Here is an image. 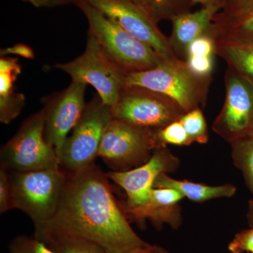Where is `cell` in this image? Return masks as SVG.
Segmentation results:
<instances>
[{"instance_id":"d6986e66","label":"cell","mask_w":253,"mask_h":253,"mask_svg":"<svg viewBox=\"0 0 253 253\" xmlns=\"http://www.w3.org/2000/svg\"><path fill=\"white\" fill-rule=\"evenodd\" d=\"M234 163L244 173L253 194V135L251 134L231 141Z\"/></svg>"},{"instance_id":"6da1fadb","label":"cell","mask_w":253,"mask_h":253,"mask_svg":"<svg viewBox=\"0 0 253 253\" xmlns=\"http://www.w3.org/2000/svg\"><path fill=\"white\" fill-rule=\"evenodd\" d=\"M66 174L57 211L51 221L36 229L35 237L44 242L86 241L106 253H127L147 244L129 225L107 174L99 166Z\"/></svg>"},{"instance_id":"d4e9b609","label":"cell","mask_w":253,"mask_h":253,"mask_svg":"<svg viewBox=\"0 0 253 253\" xmlns=\"http://www.w3.org/2000/svg\"><path fill=\"white\" fill-rule=\"evenodd\" d=\"M9 253H56L44 241L27 236L15 237L9 245Z\"/></svg>"},{"instance_id":"ba28073f","label":"cell","mask_w":253,"mask_h":253,"mask_svg":"<svg viewBox=\"0 0 253 253\" xmlns=\"http://www.w3.org/2000/svg\"><path fill=\"white\" fill-rule=\"evenodd\" d=\"M111 110L113 118L152 130L179 121L185 113L170 98L134 85H125Z\"/></svg>"},{"instance_id":"e0dca14e","label":"cell","mask_w":253,"mask_h":253,"mask_svg":"<svg viewBox=\"0 0 253 253\" xmlns=\"http://www.w3.org/2000/svg\"><path fill=\"white\" fill-rule=\"evenodd\" d=\"M214 40L215 54L225 61L228 68L253 85V44L224 38Z\"/></svg>"},{"instance_id":"5bb4252c","label":"cell","mask_w":253,"mask_h":253,"mask_svg":"<svg viewBox=\"0 0 253 253\" xmlns=\"http://www.w3.org/2000/svg\"><path fill=\"white\" fill-rule=\"evenodd\" d=\"M221 10L219 6H202L195 12H186L171 19L172 33L169 45L176 57L186 61L189 44L207 33L213 18Z\"/></svg>"},{"instance_id":"d590c367","label":"cell","mask_w":253,"mask_h":253,"mask_svg":"<svg viewBox=\"0 0 253 253\" xmlns=\"http://www.w3.org/2000/svg\"><path fill=\"white\" fill-rule=\"evenodd\" d=\"M126 1H131V2L134 3V4L138 5V6H141L143 9H145L144 1L143 0H126Z\"/></svg>"},{"instance_id":"ac0fdd59","label":"cell","mask_w":253,"mask_h":253,"mask_svg":"<svg viewBox=\"0 0 253 253\" xmlns=\"http://www.w3.org/2000/svg\"><path fill=\"white\" fill-rule=\"evenodd\" d=\"M154 188H172L178 190L184 195V197L195 202H204L218 198L231 197L236 191L235 186L231 184L217 186L204 185L187 181L176 180L169 177L166 173H162L158 176Z\"/></svg>"},{"instance_id":"f1b7e54d","label":"cell","mask_w":253,"mask_h":253,"mask_svg":"<svg viewBox=\"0 0 253 253\" xmlns=\"http://www.w3.org/2000/svg\"><path fill=\"white\" fill-rule=\"evenodd\" d=\"M228 249L231 253H253V226L236 234Z\"/></svg>"},{"instance_id":"4fadbf2b","label":"cell","mask_w":253,"mask_h":253,"mask_svg":"<svg viewBox=\"0 0 253 253\" xmlns=\"http://www.w3.org/2000/svg\"><path fill=\"white\" fill-rule=\"evenodd\" d=\"M176 162L169 151L160 148L155 149L151 158L139 167L112 171L107 176L126 191L127 200L125 208L139 207L147 202L158 176L172 169Z\"/></svg>"},{"instance_id":"cb8c5ba5","label":"cell","mask_w":253,"mask_h":253,"mask_svg":"<svg viewBox=\"0 0 253 253\" xmlns=\"http://www.w3.org/2000/svg\"><path fill=\"white\" fill-rule=\"evenodd\" d=\"M44 243L56 253H106L96 245L79 240H53Z\"/></svg>"},{"instance_id":"8d00e7d4","label":"cell","mask_w":253,"mask_h":253,"mask_svg":"<svg viewBox=\"0 0 253 253\" xmlns=\"http://www.w3.org/2000/svg\"><path fill=\"white\" fill-rule=\"evenodd\" d=\"M249 134H253V130H252V131H250Z\"/></svg>"},{"instance_id":"7a4b0ae2","label":"cell","mask_w":253,"mask_h":253,"mask_svg":"<svg viewBox=\"0 0 253 253\" xmlns=\"http://www.w3.org/2000/svg\"><path fill=\"white\" fill-rule=\"evenodd\" d=\"M212 77L203 78L190 71L179 58L163 59L156 67L128 73L126 85L146 88L170 98L185 111L204 106Z\"/></svg>"},{"instance_id":"484cf974","label":"cell","mask_w":253,"mask_h":253,"mask_svg":"<svg viewBox=\"0 0 253 253\" xmlns=\"http://www.w3.org/2000/svg\"><path fill=\"white\" fill-rule=\"evenodd\" d=\"M214 55V40L207 32L204 36L199 37L189 44L186 58L189 56H211Z\"/></svg>"},{"instance_id":"4dcf8cb0","label":"cell","mask_w":253,"mask_h":253,"mask_svg":"<svg viewBox=\"0 0 253 253\" xmlns=\"http://www.w3.org/2000/svg\"><path fill=\"white\" fill-rule=\"evenodd\" d=\"M10 54L18 55L28 59H33L35 58L34 51L31 47L22 43L14 44L6 49H1L0 51L1 56H7Z\"/></svg>"},{"instance_id":"f546056e","label":"cell","mask_w":253,"mask_h":253,"mask_svg":"<svg viewBox=\"0 0 253 253\" xmlns=\"http://www.w3.org/2000/svg\"><path fill=\"white\" fill-rule=\"evenodd\" d=\"M220 6L224 14H242L253 9V0H220Z\"/></svg>"},{"instance_id":"1f68e13d","label":"cell","mask_w":253,"mask_h":253,"mask_svg":"<svg viewBox=\"0 0 253 253\" xmlns=\"http://www.w3.org/2000/svg\"><path fill=\"white\" fill-rule=\"evenodd\" d=\"M37 8H51L77 3L78 0H22Z\"/></svg>"},{"instance_id":"52a82bcc","label":"cell","mask_w":253,"mask_h":253,"mask_svg":"<svg viewBox=\"0 0 253 253\" xmlns=\"http://www.w3.org/2000/svg\"><path fill=\"white\" fill-rule=\"evenodd\" d=\"M113 118L111 106L95 95L61 149L60 166L64 172L75 173L94 164L104 131Z\"/></svg>"},{"instance_id":"ffe728a7","label":"cell","mask_w":253,"mask_h":253,"mask_svg":"<svg viewBox=\"0 0 253 253\" xmlns=\"http://www.w3.org/2000/svg\"><path fill=\"white\" fill-rule=\"evenodd\" d=\"M146 11L156 22L169 20L178 15L189 12L190 0H143Z\"/></svg>"},{"instance_id":"7402d4cb","label":"cell","mask_w":253,"mask_h":253,"mask_svg":"<svg viewBox=\"0 0 253 253\" xmlns=\"http://www.w3.org/2000/svg\"><path fill=\"white\" fill-rule=\"evenodd\" d=\"M192 143L205 144L207 142V124L201 108L186 112L179 119Z\"/></svg>"},{"instance_id":"e575fe53","label":"cell","mask_w":253,"mask_h":253,"mask_svg":"<svg viewBox=\"0 0 253 253\" xmlns=\"http://www.w3.org/2000/svg\"><path fill=\"white\" fill-rule=\"evenodd\" d=\"M248 219L250 224L253 226V201H251L249 204V212H248Z\"/></svg>"},{"instance_id":"836d02e7","label":"cell","mask_w":253,"mask_h":253,"mask_svg":"<svg viewBox=\"0 0 253 253\" xmlns=\"http://www.w3.org/2000/svg\"><path fill=\"white\" fill-rule=\"evenodd\" d=\"M193 5L201 4L202 6H220V0H190Z\"/></svg>"},{"instance_id":"83f0119b","label":"cell","mask_w":253,"mask_h":253,"mask_svg":"<svg viewBox=\"0 0 253 253\" xmlns=\"http://www.w3.org/2000/svg\"><path fill=\"white\" fill-rule=\"evenodd\" d=\"M12 209H14V207H13L12 197H11L10 172L1 166L0 168V213L4 214Z\"/></svg>"},{"instance_id":"44dd1931","label":"cell","mask_w":253,"mask_h":253,"mask_svg":"<svg viewBox=\"0 0 253 253\" xmlns=\"http://www.w3.org/2000/svg\"><path fill=\"white\" fill-rule=\"evenodd\" d=\"M153 141L155 149L165 148L168 144L188 146L192 144V141L179 120L161 129L154 130Z\"/></svg>"},{"instance_id":"277c9868","label":"cell","mask_w":253,"mask_h":253,"mask_svg":"<svg viewBox=\"0 0 253 253\" xmlns=\"http://www.w3.org/2000/svg\"><path fill=\"white\" fill-rule=\"evenodd\" d=\"M67 174L61 168L26 172H10L14 209L31 218L35 229L54 217Z\"/></svg>"},{"instance_id":"8992f818","label":"cell","mask_w":253,"mask_h":253,"mask_svg":"<svg viewBox=\"0 0 253 253\" xmlns=\"http://www.w3.org/2000/svg\"><path fill=\"white\" fill-rule=\"evenodd\" d=\"M54 67L67 73L72 81L90 84L102 102L111 107L126 85L128 74L90 36H88L85 49L81 56L68 63H57Z\"/></svg>"},{"instance_id":"2e32d148","label":"cell","mask_w":253,"mask_h":253,"mask_svg":"<svg viewBox=\"0 0 253 253\" xmlns=\"http://www.w3.org/2000/svg\"><path fill=\"white\" fill-rule=\"evenodd\" d=\"M208 33L213 38L253 44V9L235 15L217 13Z\"/></svg>"},{"instance_id":"3957f363","label":"cell","mask_w":253,"mask_h":253,"mask_svg":"<svg viewBox=\"0 0 253 253\" xmlns=\"http://www.w3.org/2000/svg\"><path fill=\"white\" fill-rule=\"evenodd\" d=\"M76 5L87 20L88 36L94 37L110 57L126 72L151 69L165 59L84 0H78Z\"/></svg>"},{"instance_id":"30bf717a","label":"cell","mask_w":253,"mask_h":253,"mask_svg":"<svg viewBox=\"0 0 253 253\" xmlns=\"http://www.w3.org/2000/svg\"><path fill=\"white\" fill-rule=\"evenodd\" d=\"M113 22L152 48L163 59L176 57L169 38L159 29L158 23L141 6L126 0H84Z\"/></svg>"},{"instance_id":"9a60e30c","label":"cell","mask_w":253,"mask_h":253,"mask_svg":"<svg viewBox=\"0 0 253 253\" xmlns=\"http://www.w3.org/2000/svg\"><path fill=\"white\" fill-rule=\"evenodd\" d=\"M184 198L180 191L172 188H153L147 202L134 208L123 207L126 215L138 221L149 219L154 222L177 225L176 204Z\"/></svg>"},{"instance_id":"d6a6232c","label":"cell","mask_w":253,"mask_h":253,"mask_svg":"<svg viewBox=\"0 0 253 253\" xmlns=\"http://www.w3.org/2000/svg\"><path fill=\"white\" fill-rule=\"evenodd\" d=\"M127 253H169L168 251L159 247L157 246H151V245L146 244L141 247L132 250L130 252Z\"/></svg>"},{"instance_id":"9c48e42d","label":"cell","mask_w":253,"mask_h":253,"mask_svg":"<svg viewBox=\"0 0 253 253\" xmlns=\"http://www.w3.org/2000/svg\"><path fill=\"white\" fill-rule=\"evenodd\" d=\"M154 131L113 118L104 131L98 157L118 172L141 166L151 158V152L155 150Z\"/></svg>"},{"instance_id":"7c38bea8","label":"cell","mask_w":253,"mask_h":253,"mask_svg":"<svg viewBox=\"0 0 253 253\" xmlns=\"http://www.w3.org/2000/svg\"><path fill=\"white\" fill-rule=\"evenodd\" d=\"M86 87L84 83L71 81L67 88L43 101L44 136L59 157L68 133L77 126L84 113Z\"/></svg>"},{"instance_id":"5b68a950","label":"cell","mask_w":253,"mask_h":253,"mask_svg":"<svg viewBox=\"0 0 253 253\" xmlns=\"http://www.w3.org/2000/svg\"><path fill=\"white\" fill-rule=\"evenodd\" d=\"M44 109L28 117L1 146V166L9 172H26L61 168L60 159L44 136Z\"/></svg>"},{"instance_id":"8fae6325","label":"cell","mask_w":253,"mask_h":253,"mask_svg":"<svg viewBox=\"0 0 253 253\" xmlns=\"http://www.w3.org/2000/svg\"><path fill=\"white\" fill-rule=\"evenodd\" d=\"M224 84L225 99L212 129L231 143L253 129V85L229 68Z\"/></svg>"},{"instance_id":"603a6c76","label":"cell","mask_w":253,"mask_h":253,"mask_svg":"<svg viewBox=\"0 0 253 253\" xmlns=\"http://www.w3.org/2000/svg\"><path fill=\"white\" fill-rule=\"evenodd\" d=\"M26 104V97L23 94L14 90L0 94V121L3 124H9L15 119Z\"/></svg>"},{"instance_id":"4316f807","label":"cell","mask_w":253,"mask_h":253,"mask_svg":"<svg viewBox=\"0 0 253 253\" xmlns=\"http://www.w3.org/2000/svg\"><path fill=\"white\" fill-rule=\"evenodd\" d=\"M214 56H189L185 61L190 71L196 76L203 78L212 77Z\"/></svg>"}]
</instances>
